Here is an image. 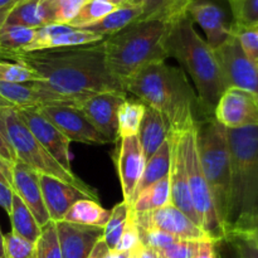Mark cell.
Returning a JSON list of instances; mask_svg holds the SVG:
<instances>
[{
	"label": "cell",
	"mask_w": 258,
	"mask_h": 258,
	"mask_svg": "<svg viewBox=\"0 0 258 258\" xmlns=\"http://www.w3.org/2000/svg\"><path fill=\"white\" fill-rule=\"evenodd\" d=\"M103 40L77 47L15 53L8 59L29 67L39 76V81L30 82L33 86L71 98L75 102L93 93L125 92L122 82L110 72L106 64Z\"/></svg>",
	"instance_id": "obj_1"
},
{
	"label": "cell",
	"mask_w": 258,
	"mask_h": 258,
	"mask_svg": "<svg viewBox=\"0 0 258 258\" xmlns=\"http://www.w3.org/2000/svg\"><path fill=\"white\" fill-rule=\"evenodd\" d=\"M122 86L126 93H133L163 116L170 136L184 135L204 120L186 73L166 60L145 64L126 78Z\"/></svg>",
	"instance_id": "obj_2"
},
{
	"label": "cell",
	"mask_w": 258,
	"mask_h": 258,
	"mask_svg": "<svg viewBox=\"0 0 258 258\" xmlns=\"http://www.w3.org/2000/svg\"><path fill=\"white\" fill-rule=\"evenodd\" d=\"M165 49L193 81L204 120L214 118L217 103L228 87L216 52L199 35L188 15L169 24Z\"/></svg>",
	"instance_id": "obj_3"
},
{
	"label": "cell",
	"mask_w": 258,
	"mask_h": 258,
	"mask_svg": "<svg viewBox=\"0 0 258 258\" xmlns=\"http://www.w3.org/2000/svg\"><path fill=\"white\" fill-rule=\"evenodd\" d=\"M227 136L232 184L226 241L246 233L258 212V126L227 128Z\"/></svg>",
	"instance_id": "obj_4"
},
{
	"label": "cell",
	"mask_w": 258,
	"mask_h": 258,
	"mask_svg": "<svg viewBox=\"0 0 258 258\" xmlns=\"http://www.w3.org/2000/svg\"><path fill=\"white\" fill-rule=\"evenodd\" d=\"M169 24L160 20H138L105 38L106 64L121 82L149 63L168 59L165 39Z\"/></svg>",
	"instance_id": "obj_5"
},
{
	"label": "cell",
	"mask_w": 258,
	"mask_h": 258,
	"mask_svg": "<svg viewBox=\"0 0 258 258\" xmlns=\"http://www.w3.org/2000/svg\"><path fill=\"white\" fill-rule=\"evenodd\" d=\"M197 144L202 170L211 190L221 226L227 238L231 209V154L227 128L216 118H206L197 125Z\"/></svg>",
	"instance_id": "obj_6"
},
{
	"label": "cell",
	"mask_w": 258,
	"mask_h": 258,
	"mask_svg": "<svg viewBox=\"0 0 258 258\" xmlns=\"http://www.w3.org/2000/svg\"><path fill=\"white\" fill-rule=\"evenodd\" d=\"M0 133L14 150L17 160L27 164L39 174L54 176L80 189L92 201L98 202V194L92 186L81 180L73 171L66 170L33 136L20 120L17 108H0Z\"/></svg>",
	"instance_id": "obj_7"
},
{
	"label": "cell",
	"mask_w": 258,
	"mask_h": 258,
	"mask_svg": "<svg viewBox=\"0 0 258 258\" xmlns=\"http://www.w3.org/2000/svg\"><path fill=\"white\" fill-rule=\"evenodd\" d=\"M179 141L183 150L189 190H190L191 202H193L194 211L198 218L199 227L216 243L224 242L226 234L217 216L213 198H212L206 176L202 170L198 144H197V127L179 136Z\"/></svg>",
	"instance_id": "obj_8"
},
{
	"label": "cell",
	"mask_w": 258,
	"mask_h": 258,
	"mask_svg": "<svg viewBox=\"0 0 258 258\" xmlns=\"http://www.w3.org/2000/svg\"><path fill=\"white\" fill-rule=\"evenodd\" d=\"M126 98L123 91H106L76 100L73 107L80 110L108 143H116L118 139L117 111Z\"/></svg>",
	"instance_id": "obj_9"
},
{
	"label": "cell",
	"mask_w": 258,
	"mask_h": 258,
	"mask_svg": "<svg viewBox=\"0 0 258 258\" xmlns=\"http://www.w3.org/2000/svg\"><path fill=\"white\" fill-rule=\"evenodd\" d=\"M214 52L227 87L248 91L258 98V68L246 57L236 35L232 33L231 37Z\"/></svg>",
	"instance_id": "obj_10"
},
{
	"label": "cell",
	"mask_w": 258,
	"mask_h": 258,
	"mask_svg": "<svg viewBox=\"0 0 258 258\" xmlns=\"http://www.w3.org/2000/svg\"><path fill=\"white\" fill-rule=\"evenodd\" d=\"M133 218L139 228H148V227L156 228L170 234L178 241L197 242V243L212 241L198 224L194 223L185 213H183L171 203L149 213L136 214L133 216Z\"/></svg>",
	"instance_id": "obj_11"
},
{
	"label": "cell",
	"mask_w": 258,
	"mask_h": 258,
	"mask_svg": "<svg viewBox=\"0 0 258 258\" xmlns=\"http://www.w3.org/2000/svg\"><path fill=\"white\" fill-rule=\"evenodd\" d=\"M214 118L228 130L258 126V98L248 91L227 88L217 103Z\"/></svg>",
	"instance_id": "obj_12"
},
{
	"label": "cell",
	"mask_w": 258,
	"mask_h": 258,
	"mask_svg": "<svg viewBox=\"0 0 258 258\" xmlns=\"http://www.w3.org/2000/svg\"><path fill=\"white\" fill-rule=\"evenodd\" d=\"M47 120H49L70 141L88 144V145H105L108 140L98 133L86 116L73 106L48 105L38 108Z\"/></svg>",
	"instance_id": "obj_13"
},
{
	"label": "cell",
	"mask_w": 258,
	"mask_h": 258,
	"mask_svg": "<svg viewBox=\"0 0 258 258\" xmlns=\"http://www.w3.org/2000/svg\"><path fill=\"white\" fill-rule=\"evenodd\" d=\"M17 113L33 136L58 161V164L66 170L72 171L71 141L49 120H47L38 108H17Z\"/></svg>",
	"instance_id": "obj_14"
},
{
	"label": "cell",
	"mask_w": 258,
	"mask_h": 258,
	"mask_svg": "<svg viewBox=\"0 0 258 258\" xmlns=\"http://www.w3.org/2000/svg\"><path fill=\"white\" fill-rule=\"evenodd\" d=\"M115 163L117 175L122 188L123 202L130 206L138 184L143 176L146 165V156L138 136L117 139Z\"/></svg>",
	"instance_id": "obj_15"
},
{
	"label": "cell",
	"mask_w": 258,
	"mask_h": 258,
	"mask_svg": "<svg viewBox=\"0 0 258 258\" xmlns=\"http://www.w3.org/2000/svg\"><path fill=\"white\" fill-rule=\"evenodd\" d=\"M103 39L105 37L85 29L72 28L68 24H47L35 29V37L33 42L19 53L37 52V50L53 49V48L77 47V45L92 44Z\"/></svg>",
	"instance_id": "obj_16"
},
{
	"label": "cell",
	"mask_w": 258,
	"mask_h": 258,
	"mask_svg": "<svg viewBox=\"0 0 258 258\" xmlns=\"http://www.w3.org/2000/svg\"><path fill=\"white\" fill-rule=\"evenodd\" d=\"M186 15L202 28L206 42L213 49L221 47L232 35V23L227 22L223 8L212 0H193Z\"/></svg>",
	"instance_id": "obj_17"
},
{
	"label": "cell",
	"mask_w": 258,
	"mask_h": 258,
	"mask_svg": "<svg viewBox=\"0 0 258 258\" xmlns=\"http://www.w3.org/2000/svg\"><path fill=\"white\" fill-rule=\"evenodd\" d=\"M12 183L14 193H17L29 208L38 224L40 227L47 224L50 218L43 201L39 173L27 164L17 160L12 166Z\"/></svg>",
	"instance_id": "obj_18"
},
{
	"label": "cell",
	"mask_w": 258,
	"mask_h": 258,
	"mask_svg": "<svg viewBox=\"0 0 258 258\" xmlns=\"http://www.w3.org/2000/svg\"><path fill=\"white\" fill-rule=\"evenodd\" d=\"M59 238L62 258H88L100 239L103 237L101 227L81 226L68 222H55Z\"/></svg>",
	"instance_id": "obj_19"
},
{
	"label": "cell",
	"mask_w": 258,
	"mask_h": 258,
	"mask_svg": "<svg viewBox=\"0 0 258 258\" xmlns=\"http://www.w3.org/2000/svg\"><path fill=\"white\" fill-rule=\"evenodd\" d=\"M39 180L43 201H44L50 221L53 222L63 221L68 209L76 202L88 198L80 189L54 178V176L39 174Z\"/></svg>",
	"instance_id": "obj_20"
},
{
	"label": "cell",
	"mask_w": 258,
	"mask_h": 258,
	"mask_svg": "<svg viewBox=\"0 0 258 258\" xmlns=\"http://www.w3.org/2000/svg\"><path fill=\"white\" fill-rule=\"evenodd\" d=\"M171 140V165L169 171L170 179V197L171 204L185 213L194 223L198 224L190 190H189L188 175H186L185 163H184L183 150H181L179 136H170ZM199 226V224H198Z\"/></svg>",
	"instance_id": "obj_21"
},
{
	"label": "cell",
	"mask_w": 258,
	"mask_h": 258,
	"mask_svg": "<svg viewBox=\"0 0 258 258\" xmlns=\"http://www.w3.org/2000/svg\"><path fill=\"white\" fill-rule=\"evenodd\" d=\"M138 138L146 159L151 158L158 151V149L170 138L168 125L163 116L149 106L145 107Z\"/></svg>",
	"instance_id": "obj_22"
},
{
	"label": "cell",
	"mask_w": 258,
	"mask_h": 258,
	"mask_svg": "<svg viewBox=\"0 0 258 258\" xmlns=\"http://www.w3.org/2000/svg\"><path fill=\"white\" fill-rule=\"evenodd\" d=\"M143 14V5H130V7H120L106 15L100 22L92 25L82 28L91 33L101 35V37H110L116 34L120 30L125 29L133 23L138 22Z\"/></svg>",
	"instance_id": "obj_23"
},
{
	"label": "cell",
	"mask_w": 258,
	"mask_h": 258,
	"mask_svg": "<svg viewBox=\"0 0 258 258\" xmlns=\"http://www.w3.org/2000/svg\"><path fill=\"white\" fill-rule=\"evenodd\" d=\"M171 165V140L170 138L158 149L155 154L151 158L146 160L145 170H144L143 176H141L140 181L138 184L135 193H134L133 199H131V204H133L134 199L138 197L139 193L146 189L148 186L153 185V184L158 183L159 180L164 179L165 176L169 175ZM131 209V208H130Z\"/></svg>",
	"instance_id": "obj_24"
},
{
	"label": "cell",
	"mask_w": 258,
	"mask_h": 258,
	"mask_svg": "<svg viewBox=\"0 0 258 258\" xmlns=\"http://www.w3.org/2000/svg\"><path fill=\"white\" fill-rule=\"evenodd\" d=\"M170 203V179L168 175L138 194L130 207L131 214L136 216V214L149 213V212L163 208Z\"/></svg>",
	"instance_id": "obj_25"
},
{
	"label": "cell",
	"mask_w": 258,
	"mask_h": 258,
	"mask_svg": "<svg viewBox=\"0 0 258 258\" xmlns=\"http://www.w3.org/2000/svg\"><path fill=\"white\" fill-rule=\"evenodd\" d=\"M110 213L111 211L103 208L100 202L86 198L76 202L68 209L63 221L68 222V223L81 224V226L101 227V228H103L107 223L108 218H110Z\"/></svg>",
	"instance_id": "obj_26"
},
{
	"label": "cell",
	"mask_w": 258,
	"mask_h": 258,
	"mask_svg": "<svg viewBox=\"0 0 258 258\" xmlns=\"http://www.w3.org/2000/svg\"><path fill=\"white\" fill-rule=\"evenodd\" d=\"M191 2L193 0H144L143 14L139 20H160L170 24L186 15Z\"/></svg>",
	"instance_id": "obj_27"
},
{
	"label": "cell",
	"mask_w": 258,
	"mask_h": 258,
	"mask_svg": "<svg viewBox=\"0 0 258 258\" xmlns=\"http://www.w3.org/2000/svg\"><path fill=\"white\" fill-rule=\"evenodd\" d=\"M5 24L38 29L48 24L42 0H22L10 9Z\"/></svg>",
	"instance_id": "obj_28"
},
{
	"label": "cell",
	"mask_w": 258,
	"mask_h": 258,
	"mask_svg": "<svg viewBox=\"0 0 258 258\" xmlns=\"http://www.w3.org/2000/svg\"><path fill=\"white\" fill-rule=\"evenodd\" d=\"M9 218L12 222V232H14L22 238L32 242V243L37 242L42 227L38 224L32 212L29 211V208L25 206L24 202L19 198L17 193H14V196H13L12 211H10Z\"/></svg>",
	"instance_id": "obj_29"
},
{
	"label": "cell",
	"mask_w": 258,
	"mask_h": 258,
	"mask_svg": "<svg viewBox=\"0 0 258 258\" xmlns=\"http://www.w3.org/2000/svg\"><path fill=\"white\" fill-rule=\"evenodd\" d=\"M145 107L140 101L126 98L117 111V138L138 136Z\"/></svg>",
	"instance_id": "obj_30"
},
{
	"label": "cell",
	"mask_w": 258,
	"mask_h": 258,
	"mask_svg": "<svg viewBox=\"0 0 258 258\" xmlns=\"http://www.w3.org/2000/svg\"><path fill=\"white\" fill-rule=\"evenodd\" d=\"M115 9H117V7L110 0H87L78 10L76 17L68 23V25L82 29V28L100 22Z\"/></svg>",
	"instance_id": "obj_31"
},
{
	"label": "cell",
	"mask_w": 258,
	"mask_h": 258,
	"mask_svg": "<svg viewBox=\"0 0 258 258\" xmlns=\"http://www.w3.org/2000/svg\"><path fill=\"white\" fill-rule=\"evenodd\" d=\"M131 216V209L126 202L116 204L111 209L110 218L107 223L103 227V237L102 239L110 249H115L116 244L120 241V237L127 224Z\"/></svg>",
	"instance_id": "obj_32"
},
{
	"label": "cell",
	"mask_w": 258,
	"mask_h": 258,
	"mask_svg": "<svg viewBox=\"0 0 258 258\" xmlns=\"http://www.w3.org/2000/svg\"><path fill=\"white\" fill-rule=\"evenodd\" d=\"M87 0H42L48 24H68Z\"/></svg>",
	"instance_id": "obj_33"
},
{
	"label": "cell",
	"mask_w": 258,
	"mask_h": 258,
	"mask_svg": "<svg viewBox=\"0 0 258 258\" xmlns=\"http://www.w3.org/2000/svg\"><path fill=\"white\" fill-rule=\"evenodd\" d=\"M35 253L37 258H62L55 222L49 221L40 228V234L35 242Z\"/></svg>",
	"instance_id": "obj_34"
},
{
	"label": "cell",
	"mask_w": 258,
	"mask_h": 258,
	"mask_svg": "<svg viewBox=\"0 0 258 258\" xmlns=\"http://www.w3.org/2000/svg\"><path fill=\"white\" fill-rule=\"evenodd\" d=\"M234 27H248L258 23V0H228Z\"/></svg>",
	"instance_id": "obj_35"
},
{
	"label": "cell",
	"mask_w": 258,
	"mask_h": 258,
	"mask_svg": "<svg viewBox=\"0 0 258 258\" xmlns=\"http://www.w3.org/2000/svg\"><path fill=\"white\" fill-rule=\"evenodd\" d=\"M39 76L29 67L9 60H0V81L13 83H30L39 81Z\"/></svg>",
	"instance_id": "obj_36"
},
{
	"label": "cell",
	"mask_w": 258,
	"mask_h": 258,
	"mask_svg": "<svg viewBox=\"0 0 258 258\" xmlns=\"http://www.w3.org/2000/svg\"><path fill=\"white\" fill-rule=\"evenodd\" d=\"M232 33L237 37L246 57L258 68V23L248 27H234Z\"/></svg>",
	"instance_id": "obj_37"
},
{
	"label": "cell",
	"mask_w": 258,
	"mask_h": 258,
	"mask_svg": "<svg viewBox=\"0 0 258 258\" xmlns=\"http://www.w3.org/2000/svg\"><path fill=\"white\" fill-rule=\"evenodd\" d=\"M5 258H37L35 243L22 238L14 232L4 236Z\"/></svg>",
	"instance_id": "obj_38"
},
{
	"label": "cell",
	"mask_w": 258,
	"mask_h": 258,
	"mask_svg": "<svg viewBox=\"0 0 258 258\" xmlns=\"http://www.w3.org/2000/svg\"><path fill=\"white\" fill-rule=\"evenodd\" d=\"M140 232V241L141 244H144L145 247L154 249V251H160V249L165 248L166 246L171 244L173 242L178 241L174 237H171L170 234L165 233L163 231H159L156 228H139Z\"/></svg>",
	"instance_id": "obj_39"
},
{
	"label": "cell",
	"mask_w": 258,
	"mask_h": 258,
	"mask_svg": "<svg viewBox=\"0 0 258 258\" xmlns=\"http://www.w3.org/2000/svg\"><path fill=\"white\" fill-rule=\"evenodd\" d=\"M140 243L141 241L139 227L138 224H136V222L134 221L133 216H130V219H128L127 224H126L122 234H121L120 241L116 244L115 251L127 252V253H130V252L134 251Z\"/></svg>",
	"instance_id": "obj_40"
},
{
	"label": "cell",
	"mask_w": 258,
	"mask_h": 258,
	"mask_svg": "<svg viewBox=\"0 0 258 258\" xmlns=\"http://www.w3.org/2000/svg\"><path fill=\"white\" fill-rule=\"evenodd\" d=\"M197 246V242L175 241L165 248L158 251V254L163 258H194Z\"/></svg>",
	"instance_id": "obj_41"
},
{
	"label": "cell",
	"mask_w": 258,
	"mask_h": 258,
	"mask_svg": "<svg viewBox=\"0 0 258 258\" xmlns=\"http://www.w3.org/2000/svg\"><path fill=\"white\" fill-rule=\"evenodd\" d=\"M226 242L232 244L234 258H258V247L244 236H232Z\"/></svg>",
	"instance_id": "obj_42"
},
{
	"label": "cell",
	"mask_w": 258,
	"mask_h": 258,
	"mask_svg": "<svg viewBox=\"0 0 258 258\" xmlns=\"http://www.w3.org/2000/svg\"><path fill=\"white\" fill-rule=\"evenodd\" d=\"M13 196H14V190H13L12 186L0 181V207L7 212L8 216L12 211Z\"/></svg>",
	"instance_id": "obj_43"
},
{
	"label": "cell",
	"mask_w": 258,
	"mask_h": 258,
	"mask_svg": "<svg viewBox=\"0 0 258 258\" xmlns=\"http://www.w3.org/2000/svg\"><path fill=\"white\" fill-rule=\"evenodd\" d=\"M217 243L213 241L199 242L194 258H217Z\"/></svg>",
	"instance_id": "obj_44"
},
{
	"label": "cell",
	"mask_w": 258,
	"mask_h": 258,
	"mask_svg": "<svg viewBox=\"0 0 258 258\" xmlns=\"http://www.w3.org/2000/svg\"><path fill=\"white\" fill-rule=\"evenodd\" d=\"M0 159L3 161L8 164V165L13 166V164L17 161V156H15L14 150L12 149V146L8 144V141L5 140L4 136L0 133Z\"/></svg>",
	"instance_id": "obj_45"
},
{
	"label": "cell",
	"mask_w": 258,
	"mask_h": 258,
	"mask_svg": "<svg viewBox=\"0 0 258 258\" xmlns=\"http://www.w3.org/2000/svg\"><path fill=\"white\" fill-rule=\"evenodd\" d=\"M236 236H244V237H247V238H248L249 241L253 242V243L258 247V212H257L256 217H254V218H253V221H252V223H251V226H249L248 231H247L246 233L236 234Z\"/></svg>",
	"instance_id": "obj_46"
},
{
	"label": "cell",
	"mask_w": 258,
	"mask_h": 258,
	"mask_svg": "<svg viewBox=\"0 0 258 258\" xmlns=\"http://www.w3.org/2000/svg\"><path fill=\"white\" fill-rule=\"evenodd\" d=\"M0 181L3 183L8 184L13 188V183H12V166L8 165L5 161H3L0 159Z\"/></svg>",
	"instance_id": "obj_47"
},
{
	"label": "cell",
	"mask_w": 258,
	"mask_h": 258,
	"mask_svg": "<svg viewBox=\"0 0 258 258\" xmlns=\"http://www.w3.org/2000/svg\"><path fill=\"white\" fill-rule=\"evenodd\" d=\"M136 253H138V258H160L158 252L149 248V247H145L141 243L136 247Z\"/></svg>",
	"instance_id": "obj_48"
},
{
	"label": "cell",
	"mask_w": 258,
	"mask_h": 258,
	"mask_svg": "<svg viewBox=\"0 0 258 258\" xmlns=\"http://www.w3.org/2000/svg\"><path fill=\"white\" fill-rule=\"evenodd\" d=\"M117 8L120 7H130V5H143L144 0H110Z\"/></svg>",
	"instance_id": "obj_49"
},
{
	"label": "cell",
	"mask_w": 258,
	"mask_h": 258,
	"mask_svg": "<svg viewBox=\"0 0 258 258\" xmlns=\"http://www.w3.org/2000/svg\"><path fill=\"white\" fill-rule=\"evenodd\" d=\"M127 257H128L127 252H118V251H115V249H110L108 253L103 258H127Z\"/></svg>",
	"instance_id": "obj_50"
},
{
	"label": "cell",
	"mask_w": 258,
	"mask_h": 258,
	"mask_svg": "<svg viewBox=\"0 0 258 258\" xmlns=\"http://www.w3.org/2000/svg\"><path fill=\"white\" fill-rule=\"evenodd\" d=\"M22 0H0V9H12Z\"/></svg>",
	"instance_id": "obj_51"
},
{
	"label": "cell",
	"mask_w": 258,
	"mask_h": 258,
	"mask_svg": "<svg viewBox=\"0 0 258 258\" xmlns=\"http://www.w3.org/2000/svg\"><path fill=\"white\" fill-rule=\"evenodd\" d=\"M9 12L10 9H0V28L5 24V20H7Z\"/></svg>",
	"instance_id": "obj_52"
},
{
	"label": "cell",
	"mask_w": 258,
	"mask_h": 258,
	"mask_svg": "<svg viewBox=\"0 0 258 258\" xmlns=\"http://www.w3.org/2000/svg\"><path fill=\"white\" fill-rule=\"evenodd\" d=\"M0 108H17V107H15L13 103H10L9 101L5 100L4 97H2V96H0Z\"/></svg>",
	"instance_id": "obj_53"
},
{
	"label": "cell",
	"mask_w": 258,
	"mask_h": 258,
	"mask_svg": "<svg viewBox=\"0 0 258 258\" xmlns=\"http://www.w3.org/2000/svg\"><path fill=\"white\" fill-rule=\"evenodd\" d=\"M0 258H5L4 252V234L0 231Z\"/></svg>",
	"instance_id": "obj_54"
},
{
	"label": "cell",
	"mask_w": 258,
	"mask_h": 258,
	"mask_svg": "<svg viewBox=\"0 0 258 258\" xmlns=\"http://www.w3.org/2000/svg\"><path fill=\"white\" fill-rule=\"evenodd\" d=\"M127 258H138V253H136V248L134 249V251H131L130 253H128V257Z\"/></svg>",
	"instance_id": "obj_55"
},
{
	"label": "cell",
	"mask_w": 258,
	"mask_h": 258,
	"mask_svg": "<svg viewBox=\"0 0 258 258\" xmlns=\"http://www.w3.org/2000/svg\"><path fill=\"white\" fill-rule=\"evenodd\" d=\"M159 257H160V256H159ZM160 258H163V257H160Z\"/></svg>",
	"instance_id": "obj_56"
},
{
	"label": "cell",
	"mask_w": 258,
	"mask_h": 258,
	"mask_svg": "<svg viewBox=\"0 0 258 258\" xmlns=\"http://www.w3.org/2000/svg\"><path fill=\"white\" fill-rule=\"evenodd\" d=\"M217 258H219V257H218V256H217Z\"/></svg>",
	"instance_id": "obj_57"
}]
</instances>
